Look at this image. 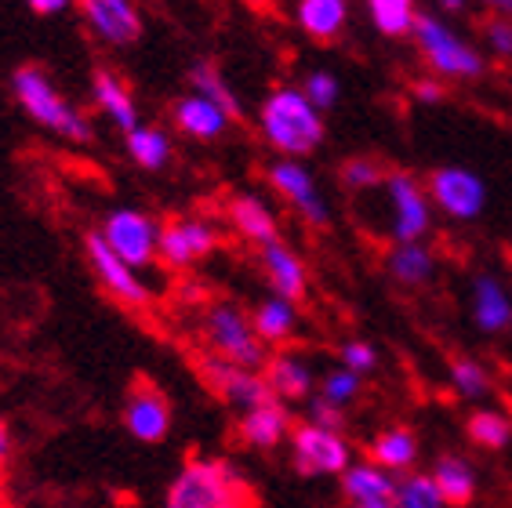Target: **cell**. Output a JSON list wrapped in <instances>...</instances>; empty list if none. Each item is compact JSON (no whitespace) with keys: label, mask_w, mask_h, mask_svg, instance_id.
Segmentation results:
<instances>
[{"label":"cell","mask_w":512,"mask_h":508,"mask_svg":"<svg viewBox=\"0 0 512 508\" xmlns=\"http://www.w3.org/2000/svg\"><path fill=\"white\" fill-rule=\"evenodd\" d=\"M164 508H262V494L237 461L193 454L171 476Z\"/></svg>","instance_id":"obj_1"},{"label":"cell","mask_w":512,"mask_h":508,"mask_svg":"<svg viewBox=\"0 0 512 508\" xmlns=\"http://www.w3.org/2000/svg\"><path fill=\"white\" fill-rule=\"evenodd\" d=\"M258 135L276 157L306 160L324 146V113L309 102L298 84H280L258 102Z\"/></svg>","instance_id":"obj_2"},{"label":"cell","mask_w":512,"mask_h":508,"mask_svg":"<svg viewBox=\"0 0 512 508\" xmlns=\"http://www.w3.org/2000/svg\"><path fill=\"white\" fill-rule=\"evenodd\" d=\"M11 95L19 102V109L33 120L37 127L51 131L55 138L69 142V146H91L95 142V124L88 113H80L73 102L59 91V84L51 80L44 66H19L11 73Z\"/></svg>","instance_id":"obj_3"},{"label":"cell","mask_w":512,"mask_h":508,"mask_svg":"<svg viewBox=\"0 0 512 508\" xmlns=\"http://www.w3.org/2000/svg\"><path fill=\"white\" fill-rule=\"evenodd\" d=\"M200 345L207 356H218L226 363H237L247 371H262L269 360V349L258 342L255 327H251V313L233 298H215L200 309L197 323Z\"/></svg>","instance_id":"obj_4"},{"label":"cell","mask_w":512,"mask_h":508,"mask_svg":"<svg viewBox=\"0 0 512 508\" xmlns=\"http://www.w3.org/2000/svg\"><path fill=\"white\" fill-rule=\"evenodd\" d=\"M411 40L425 66L436 73V80H480L487 73L483 51L476 44H469L462 33H454L440 15L418 11Z\"/></svg>","instance_id":"obj_5"},{"label":"cell","mask_w":512,"mask_h":508,"mask_svg":"<svg viewBox=\"0 0 512 508\" xmlns=\"http://www.w3.org/2000/svg\"><path fill=\"white\" fill-rule=\"evenodd\" d=\"M382 196L393 244H425V236L433 233V200L422 178L411 171H389Z\"/></svg>","instance_id":"obj_6"},{"label":"cell","mask_w":512,"mask_h":508,"mask_svg":"<svg viewBox=\"0 0 512 508\" xmlns=\"http://www.w3.org/2000/svg\"><path fill=\"white\" fill-rule=\"evenodd\" d=\"M291 469L302 479L342 476L353 465V443L342 429H324L313 421H302L291 429Z\"/></svg>","instance_id":"obj_7"},{"label":"cell","mask_w":512,"mask_h":508,"mask_svg":"<svg viewBox=\"0 0 512 508\" xmlns=\"http://www.w3.org/2000/svg\"><path fill=\"white\" fill-rule=\"evenodd\" d=\"M95 233L106 240L109 251L138 273L160 262V222L142 207H113Z\"/></svg>","instance_id":"obj_8"},{"label":"cell","mask_w":512,"mask_h":508,"mask_svg":"<svg viewBox=\"0 0 512 508\" xmlns=\"http://www.w3.org/2000/svg\"><path fill=\"white\" fill-rule=\"evenodd\" d=\"M193 371H197V378L204 381V389L218 403H226V407H233L240 414L276 400L273 392H269V381L262 378V371H247V367L218 360V356H207V352L193 356Z\"/></svg>","instance_id":"obj_9"},{"label":"cell","mask_w":512,"mask_h":508,"mask_svg":"<svg viewBox=\"0 0 512 508\" xmlns=\"http://www.w3.org/2000/svg\"><path fill=\"white\" fill-rule=\"evenodd\" d=\"M266 182L291 211L298 222H306L309 229H327L331 222V204H327L324 189L316 182V175L306 167V160H287L276 157L266 167Z\"/></svg>","instance_id":"obj_10"},{"label":"cell","mask_w":512,"mask_h":508,"mask_svg":"<svg viewBox=\"0 0 512 508\" xmlns=\"http://www.w3.org/2000/svg\"><path fill=\"white\" fill-rule=\"evenodd\" d=\"M425 193L433 200V211L447 215L451 222H476L487 207V182L476 171L458 164L436 167L425 178Z\"/></svg>","instance_id":"obj_11"},{"label":"cell","mask_w":512,"mask_h":508,"mask_svg":"<svg viewBox=\"0 0 512 508\" xmlns=\"http://www.w3.org/2000/svg\"><path fill=\"white\" fill-rule=\"evenodd\" d=\"M222 247V229L204 215H178L160 222V262L171 269H193Z\"/></svg>","instance_id":"obj_12"},{"label":"cell","mask_w":512,"mask_h":508,"mask_svg":"<svg viewBox=\"0 0 512 508\" xmlns=\"http://www.w3.org/2000/svg\"><path fill=\"white\" fill-rule=\"evenodd\" d=\"M120 418H124V429L138 443H149V447L164 443L171 436V429H175V407H171L168 392L160 389L153 378H138L131 385Z\"/></svg>","instance_id":"obj_13"},{"label":"cell","mask_w":512,"mask_h":508,"mask_svg":"<svg viewBox=\"0 0 512 508\" xmlns=\"http://www.w3.org/2000/svg\"><path fill=\"white\" fill-rule=\"evenodd\" d=\"M84 254H88L91 273L99 276V284L106 287V294L113 298V302L128 305V309H146L149 298H153L149 284L142 280L138 269H131L124 258H117V254L109 251L106 240H102L99 233L84 236Z\"/></svg>","instance_id":"obj_14"},{"label":"cell","mask_w":512,"mask_h":508,"mask_svg":"<svg viewBox=\"0 0 512 508\" xmlns=\"http://www.w3.org/2000/svg\"><path fill=\"white\" fill-rule=\"evenodd\" d=\"M88 33L106 48H131L142 37V15L135 0H77Z\"/></svg>","instance_id":"obj_15"},{"label":"cell","mask_w":512,"mask_h":508,"mask_svg":"<svg viewBox=\"0 0 512 508\" xmlns=\"http://www.w3.org/2000/svg\"><path fill=\"white\" fill-rule=\"evenodd\" d=\"M258 265H262V276H266V284L273 287L276 298H287V302L298 305L309 294V265L287 240L258 247Z\"/></svg>","instance_id":"obj_16"},{"label":"cell","mask_w":512,"mask_h":508,"mask_svg":"<svg viewBox=\"0 0 512 508\" xmlns=\"http://www.w3.org/2000/svg\"><path fill=\"white\" fill-rule=\"evenodd\" d=\"M262 378L269 381V392L280 403H309L316 392V374L309 367V360L302 352H291V349L269 352Z\"/></svg>","instance_id":"obj_17"},{"label":"cell","mask_w":512,"mask_h":508,"mask_svg":"<svg viewBox=\"0 0 512 508\" xmlns=\"http://www.w3.org/2000/svg\"><path fill=\"white\" fill-rule=\"evenodd\" d=\"M291 429H295L291 407L280 400L251 407V411H244L237 418V440L244 443L247 450H276L291 436Z\"/></svg>","instance_id":"obj_18"},{"label":"cell","mask_w":512,"mask_h":508,"mask_svg":"<svg viewBox=\"0 0 512 508\" xmlns=\"http://www.w3.org/2000/svg\"><path fill=\"white\" fill-rule=\"evenodd\" d=\"M226 218H229V225H233V233H237L240 240H247V244L266 247V244H276V240H284V236H280V218H276V211L269 207V200H262L258 193L229 196Z\"/></svg>","instance_id":"obj_19"},{"label":"cell","mask_w":512,"mask_h":508,"mask_svg":"<svg viewBox=\"0 0 512 508\" xmlns=\"http://www.w3.org/2000/svg\"><path fill=\"white\" fill-rule=\"evenodd\" d=\"M469 313H473V323L480 327V334L512 331V291L505 287L502 276H494V273L473 276Z\"/></svg>","instance_id":"obj_20"},{"label":"cell","mask_w":512,"mask_h":508,"mask_svg":"<svg viewBox=\"0 0 512 508\" xmlns=\"http://www.w3.org/2000/svg\"><path fill=\"white\" fill-rule=\"evenodd\" d=\"M91 102H95V109H99L109 124L117 127L120 135H128V131H135L142 124L135 95L124 84V77L113 73V69H95L91 73Z\"/></svg>","instance_id":"obj_21"},{"label":"cell","mask_w":512,"mask_h":508,"mask_svg":"<svg viewBox=\"0 0 512 508\" xmlns=\"http://www.w3.org/2000/svg\"><path fill=\"white\" fill-rule=\"evenodd\" d=\"M418 454H422V440H418V432L407 429V425H389V429H382L367 443V461L396 479L414 472Z\"/></svg>","instance_id":"obj_22"},{"label":"cell","mask_w":512,"mask_h":508,"mask_svg":"<svg viewBox=\"0 0 512 508\" xmlns=\"http://www.w3.org/2000/svg\"><path fill=\"white\" fill-rule=\"evenodd\" d=\"M171 120H175L178 131H182L186 138H193V142H218V138L233 127V120H229L215 102H207V98L193 95V91L175 98Z\"/></svg>","instance_id":"obj_23"},{"label":"cell","mask_w":512,"mask_h":508,"mask_svg":"<svg viewBox=\"0 0 512 508\" xmlns=\"http://www.w3.org/2000/svg\"><path fill=\"white\" fill-rule=\"evenodd\" d=\"M429 476H433L436 490H440V498H444L447 508H469L476 501L480 476H476V465L465 458V454H454V450L440 454V458L433 461Z\"/></svg>","instance_id":"obj_24"},{"label":"cell","mask_w":512,"mask_h":508,"mask_svg":"<svg viewBox=\"0 0 512 508\" xmlns=\"http://www.w3.org/2000/svg\"><path fill=\"white\" fill-rule=\"evenodd\" d=\"M338 479H342V501L349 508L382 505V501H393L396 494V476L382 472L371 461H353Z\"/></svg>","instance_id":"obj_25"},{"label":"cell","mask_w":512,"mask_h":508,"mask_svg":"<svg viewBox=\"0 0 512 508\" xmlns=\"http://www.w3.org/2000/svg\"><path fill=\"white\" fill-rule=\"evenodd\" d=\"M295 22L316 44H331L349 26V0H295Z\"/></svg>","instance_id":"obj_26"},{"label":"cell","mask_w":512,"mask_h":508,"mask_svg":"<svg viewBox=\"0 0 512 508\" xmlns=\"http://www.w3.org/2000/svg\"><path fill=\"white\" fill-rule=\"evenodd\" d=\"M251 327H255L258 342L266 345L269 352L287 345L298 334V305L287 302V298H262V302L251 309Z\"/></svg>","instance_id":"obj_27"},{"label":"cell","mask_w":512,"mask_h":508,"mask_svg":"<svg viewBox=\"0 0 512 508\" xmlns=\"http://www.w3.org/2000/svg\"><path fill=\"white\" fill-rule=\"evenodd\" d=\"M385 273L396 287L418 291L436 280V254L425 244H393L385 254Z\"/></svg>","instance_id":"obj_28"},{"label":"cell","mask_w":512,"mask_h":508,"mask_svg":"<svg viewBox=\"0 0 512 508\" xmlns=\"http://www.w3.org/2000/svg\"><path fill=\"white\" fill-rule=\"evenodd\" d=\"M124 149H128L131 164L142 167V171H164L171 164V157H175V142L157 124H138L135 131H128Z\"/></svg>","instance_id":"obj_29"},{"label":"cell","mask_w":512,"mask_h":508,"mask_svg":"<svg viewBox=\"0 0 512 508\" xmlns=\"http://www.w3.org/2000/svg\"><path fill=\"white\" fill-rule=\"evenodd\" d=\"M189 91H193V95H200V98H207V102H215V106L222 109L233 124L244 117V106H240L237 91L229 88L226 77H222L211 62H197V66L189 69Z\"/></svg>","instance_id":"obj_30"},{"label":"cell","mask_w":512,"mask_h":508,"mask_svg":"<svg viewBox=\"0 0 512 508\" xmlns=\"http://www.w3.org/2000/svg\"><path fill=\"white\" fill-rule=\"evenodd\" d=\"M465 436L480 450L502 454V450L512 447V418L505 411H498V407H480L465 421Z\"/></svg>","instance_id":"obj_31"},{"label":"cell","mask_w":512,"mask_h":508,"mask_svg":"<svg viewBox=\"0 0 512 508\" xmlns=\"http://www.w3.org/2000/svg\"><path fill=\"white\" fill-rule=\"evenodd\" d=\"M367 4V19L382 37L400 40L411 37L414 22H418V4L414 0H364Z\"/></svg>","instance_id":"obj_32"},{"label":"cell","mask_w":512,"mask_h":508,"mask_svg":"<svg viewBox=\"0 0 512 508\" xmlns=\"http://www.w3.org/2000/svg\"><path fill=\"white\" fill-rule=\"evenodd\" d=\"M447 385L462 400H483V396H491V371L476 356H454L447 367Z\"/></svg>","instance_id":"obj_33"},{"label":"cell","mask_w":512,"mask_h":508,"mask_svg":"<svg viewBox=\"0 0 512 508\" xmlns=\"http://www.w3.org/2000/svg\"><path fill=\"white\" fill-rule=\"evenodd\" d=\"M360 392H364V378H360V374L345 371V367H331V371L320 374L313 396L327 400L331 407H338V411H349V407L360 400Z\"/></svg>","instance_id":"obj_34"},{"label":"cell","mask_w":512,"mask_h":508,"mask_svg":"<svg viewBox=\"0 0 512 508\" xmlns=\"http://www.w3.org/2000/svg\"><path fill=\"white\" fill-rule=\"evenodd\" d=\"M393 508H447L429 472H407L396 479Z\"/></svg>","instance_id":"obj_35"},{"label":"cell","mask_w":512,"mask_h":508,"mask_svg":"<svg viewBox=\"0 0 512 508\" xmlns=\"http://www.w3.org/2000/svg\"><path fill=\"white\" fill-rule=\"evenodd\" d=\"M338 178H342V186L349 189V193L364 196V193L382 189L389 171H385V164L378 157H349L338 167Z\"/></svg>","instance_id":"obj_36"},{"label":"cell","mask_w":512,"mask_h":508,"mask_svg":"<svg viewBox=\"0 0 512 508\" xmlns=\"http://www.w3.org/2000/svg\"><path fill=\"white\" fill-rule=\"evenodd\" d=\"M298 88L306 91V98L320 113H331V109L338 106V98H342V84H338V77L331 69H309L306 80H302Z\"/></svg>","instance_id":"obj_37"},{"label":"cell","mask_w":512,"mask_h":508,"mask_svg":"<svg viewBox=\"0 0 512 508\" xmlns=\"http://www.w3.org/2000/svg\"><path fill=\"white\" fill-rule=\"evenodd\" d=\"M378 363H382L378 360V349L371 342H364V338H349V342H342V349H338V367L360 374V378L375 374Z\"/></svg>","instance_id":"obj_38"},{"label":"cell","mask_w":512,"mask_h":508,"mask_svg":"<svg viewBox=\"0 0 512 508\" xmlns=\"http://www.w3.org/2000/svg\"><path fill=\"white\" fill-rule=\"evenodd\" d=\"M487 48H491L494 59H512V19H491Z\"/></svg>","instance_id":"obj_39"},{"label":"cell","mask_w":512,"mask_h":508,"mask_svg":"<svg viewBox=\"0 0 512 508\" xmlns=\"http://www.w3.org/2000/svg\"><path fill=\"white\" fill-rule=\"evenodd\" d=\"M306 421L324 425V429H345V411H338V407H331L327 400L313 396V400L306 403Z\"/></svg>","instance_id":"obj_40"},{"label":"cell","mask_w":512,"mask_h":508,"mask_svg":"<svg viewBox=\"0 0 512 508\" xmlns=\"http://www.w3.org/2000/svg\"><path fill=\"white\" fill-rule=\"evenodd\" d=\"M411 95H414V102H422V106H436V102H444L447 88L436 77H422L411 84Z\"/></svg>","instance_id":"obj_41"},{"label":"cell","mask_w":512,"mask_h":508,"mask_svg":"<svg viewBox=\"0 0 512 508\" xmlns=\"http://www.w3.org/2000/svg\"><path fill=\"white\" fill-rule=\"evenodd\" d=\"M77 4V0H26V8L37 11V15H62Z\"/></svg>","instance_id":"obj_42"},{"label":"cell","mask_w":512,"mask_h":508,"mask_svg":"<svg viewBox=\"0 0 512 508\" xmlns=\"http://www.w3.org/2000/svg\"><path fill=\"white\" fill-rule=\"evenodd\" d=\"M480 8H487L494 19H512V0H476Z\"/></svg>","instance_id":"obj_43"},{"label":"cell","mask_w":512,"mask_h":508,"mask_svg":"<svg viewBox=\"0 0 512 508\" xmlns=\"http://www.w3.org/2000/svg\"><path fill=\"white\" fill-rule=\"evenodd\" d=\"M11 454V432L8 425H4V418H0V476H4V461H8Z\"/></svg>","instance_id":"obj_44"},{"label":"cell","mask_w":512,"mask_h":508,"mask_svg":"<svg viewBox=\"0 0 512 508\" xmlns=\"http://www.w3.org/2000/svg\"><path fill=\"white\" fill-rule=\"evenodd\" d=\"M436 8L444 11V15H462L469 8V0H436Z\"/></svg>","instance_id":"obj_45"},{"label":"cell","mask_w":512,"mask_h":508,"mask_svg":"<svg viewBox=\"0 0 512 508\" xmlns=\"http://www.w3.org/2000/svg\"><path fill=\"white\" fill-rule=\"evenodd\" d=\"M360 508H393V501H382V505H360Z\"/></svg>","instance_id":"obj_46"},{"label":"cell","mask_w":512,"mask_h":508,"mask_svg":"<svg viewBox=\"0 0 512 508\" xmlns=\"http://www.w3.org/2000/svg\"><path fill=\"white\" fill-rule=\"evenodd\" d=\"M247 4H266V0H247Z\"/></svg>","instance_id":"obj_47"}]
</instances>
